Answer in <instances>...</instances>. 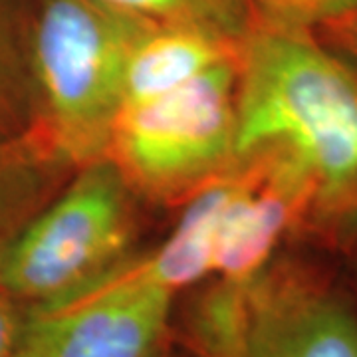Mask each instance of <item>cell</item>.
Segmentation results:
<instances>
[{"mask_svg":"<svg viewBox=\"0 0 357 357\" xmlns=\"http://www.w3.org/2000/svg\"><path fill=\"white\" fill-rule=\"evenodd\" d=\"M238 155L280 145L314 185L307 248L345 256L357 241V70L314 28L255 14L236 72Z\"/></svg>","mask_w":357,"mask_h":357,"instance_id":"obj_1","label":"cell"},{"mask_svg":"<svg viewBox=\"0 0 357 357\" xmlns=\"http://www.w3.org/2000/svg\"><path fill=\"white\" fill-rule=\"evenodd\" d=\"M326 256L288 246L250 280H204L173 340L189 357H357V298Z\"/></svg>","mask_w":357,"mask_h":357,"instance_id":"obj_2","label":"cell"},{"mask_svg":"<svg viewBox=\"0 0 357 357\" xmlns=\"http://www.w3.org/2000/svg\"><path fill=\"white\" fill-rule=\"evenodd\" d=\"M147 24L102 0H36L22 30L30 128L70 169L103 159L129 52Z\"/></svg>","mask_w":357,"mask_h":357,"instance_id":"obj_3","label":"cell"},{"mask_svg":"<svg viewBox=\"0 0 357 357\" xmlns=\"http://www.w3.org/2000/svg\"><path fill=\"white\" fill-rule=\"evenodd\" d=\"M236 72L218 66L181 88L121 105L103 159L145 203L181 208L236 163Z\"/></svg>","mask_w":357,"mask_h":357,"instance_id":"obj_4","label":"cell"},{"mask_svg":"<svg viewBox=\"0 0 357 357\" xmlns=\"http://www.w3.org/2000/svg\"><path fill=\"white\" fill-rule=\"evenodd\" d=\"M139 199L105 159L76 169L0 255V290L26 307L74 292L133 255Z\"/></svg>","mask_w":357,"mask_h":357,"instance_id":"obj_5","label":"cell"},{"mask_svg":"<svg viewBox=\"0 0 357 357\" xmlns=\"http://www.w3.org/2000/svg\"><path fill=\"white\" fill-rule=\"evenodd\" d=\"M177 300L133 252L74 292L28 307L14 357H151L173 337Z\"/></svg>","mask_w":357,"mask_h":357,"instance_id":"obj_6","label":"cell"},{"mask_svg":"<svg viewBox=\"0 0 357 357\" xmlns=\"http://www.w3.org/2000/svg\"><path fill=\"white\" fill-rule=\"evenodd\" d=\"M241 38L204 26L147 24L129 52L123 105L163 96L218 66L238 62Z\"/></svg>","mask_w":357,"mask_h":357,"instance_id":"obj_7","label":"cell"},{"mask_svg":"<svg viewBox=\"0 0 357 357\" xmlns=\"http://www.w3.org/2000/svg\"><path fill=\"white\" fill-rule=\"evenodd\" d=\"M72 173L32 128L0 141V255Z\"/></svg>","mask_w":357,"mask_h":357,"instance_id":"obj_8","label":"cell"},{"mask_svg":"<svg viewBox=\"0 0 357 357\" xmlns=\"http://www.w3.org/2000/svg\"><path fill=\"white\" fill-rule=\"evenodd\" d=\"M155 24H192L243 36L255 13L246 0H102Z\"/></svg>","mask_w":357,"mask_h":357,"instance_id":"obj_9","label":"cell"},{"mask_svg":"<svg viewBox=\"0 0 357 357\" xmlns=\"http://www.w3.org/2000/svg\"><path fill=\"white\" fill-rule=\"evenodd\" d=\"M32 123V91L24 56V32L16 30L0 2V141Z\"/></svg>","mask_w":357,"mask_h":357,"instance_id":"obj_10","label":"cell"},{"mask_svg":"<svg viewBox=\"0 0 357 357\" xmlns=\"http://www.w3.org/2000/svg\"><path fill=\"white\" fill-rule=\"evenodd\" d=\"M246 4L258 16L314 30L332 18L357 10V0H246Z\"/></svg>","mask_w":357,"mask_h":357,"instance_id":"obj_11","label":"cell"},{"mask_svg":"<svg viewBox=\"0 0 357 357\" xmlns=\"http://www.w3.org/2000/svg\"><path fill=\"white\" fill-rule=\"evenodd\" d=\"M316 32L357 70V10L319 24Z\"/></svg>","mask_w":357,"mask_h":357,"instance_id":"obj_12","label":"cell"},{"mask_svg":"<svg viewBox=\"0 0 357 357\" xmlns=\"http://www.w3.org/2000/svg\"><path fill=\"white\" fill-rule=\"evenodd\" d=\"M24 304L0 290V357H14L26 321Z\"/></svg>","mask_w":357,"mask_h":357,"instance_id":"obj_13","label":"cell"},{"mask_svg":"<svg viewBox=\"0 0 357 357\" xmlns=\"http://www.w3.org/2000/svg\"><path fill=\"white\" fill-rule=\"evenodd\" d=\"M344 258L347 260V272H345V276H347L349 286H351V290H354V294H356L357 298V241L356 244L351 246V250H349Z\"/></svg>","mask_w":357,"mask_h":357,"instance_id":"obj_14","label":"cell"},{"mask_svg":"<svg viewBox=\"0 0 357 357\" xmlns=\"http://www.w3.org/2000/svg\"><path fill=\"white\" fill-rule=\"evenodd\" d=\"M173 344H175V342H173V337H171V340H169V342H167V344L163 345V347H159V349H157V351H155V354L151 357H181L177 354V351H175V347H173ZM185 357H189V356L185 354Z\"/></svg>","mask_w":357,"mask_h":357,"instance_id":"obj_15","label":"cell"}]
</instances>
